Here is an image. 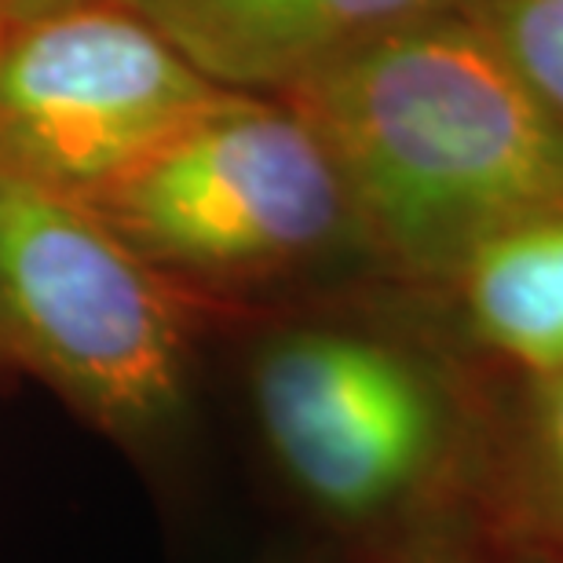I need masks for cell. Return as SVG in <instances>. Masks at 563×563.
Returning a JSON list of instances; mask_svg holds the SVG:
<instances>
[{"instance_id": "6", "label": "cell", "mask_w": 563, "mask_h": 563, "mask_svg": "<svg viewBox=\"0 0 563 563\" xmlns=\"http://www.w3.org/2000/svg\"><path fill=\"white\" fill-rule=\"evenodd\" d=\"M217 88L286 96L454 0H125Z\"/></svg>"}, {"instance_id": "9", "label": "cell", "mask_w": 563, "mask_h": 563, "mask_svg": "<svg viewBox=\"0 0 563 563\" xmlns=\"http://www.w3.org/2000/svg\"><path fill=\"white\" fill-rule=\"evenodd\" d=\"M563 121V0H457Z\"/></svg>"}, {"instance_id": "10", "label": "cell", "mask_w": 563, "mask_h": 563, "mask_svg": "<svg viewBox=\"0 0 563 563\" xmlns=\"http://www.w3.org/2000/svg\"><path fill=\"white\" fill-rule=\"evenodd\" d=\"M391 563H520V560L498 553V549L487 545L472 531H457V534H443V538H435V542L410 549V553H402Z\"/></svg>"}, {"instance_id": "1", "label": "cell", "mask_w": 563, "mask_h": 563, "mask_svg": "<svg viewBox=\"0 0 563 563\" xmlns=\"http://www.w3.org/2000/svg\"><path fill=\"white\" fill-rule=\"evenodd\" d=\"M242 322L256 439L314 520L380 563L468 531L498 377L407 289L369 282Z\"/></svg>"}, {"instance_id": "12", "label": "cell", "mask_w": 563, "mask_h": 563, "mask_svg": "<svg viewBox=\"0 0 563 563\" xmlns=\"http://www.w3.org/2000/svg\"><path fill=\"white\" fill-rule=\"evenodd\" d=\"M0 377H11V369H8V363L0 358Z\"/></svg>"}, {"instance_id": "2", "label": "cell", "mask_w": 563, "mask_h": 563, "mask_svg": "<svg viewBox=\"0 0 563 563\" xmlns=\"http://www.w3.org/2000/svg\"><path fill=\"white\" fill-rule=\"evenodd\" d=\"M282 99L333 154L388 286L428 289L501 234L563 217V121L457 0Z\"/></svg>"}, {"instance_id": "3", "label": "cell", "mask_w": 563, "mask_h": 563, "mask_svg": "<svg viewBox=\"0 0 563 563\" xmlns=\"http://www.w3.org/2000/svg\"><path fill=\"white\" fill-rule=\"evenodd\" d=\"M88 206L217 322L385 282L333 154L282 96L220 88Z\"/></svg>"}, {"instance_id": "7", "label": "cell", "mask_w": 563, "mask_h": 563, "mask_svg": "<svg viewBox=\"0 0 563 563\" xmlns=\"http://www.w3.org/2000/svg\"><path fill=\"white\" fill-rule=\"evenodd\" d=\"M432 322L494 377L563 366V217L487 242L443 282L407 289Z\"/></svg>"}, {"instance_id": "4", "label": "cell", "mask_w": 563, "mask_h": 563, "mask_svg": "<svg viewBox=\"0 0 563 563\" xmlns=\"http://www.w3.org/2000/svg\"><path fill=\"white\" fill-rule=\"evenodd\" d=\"M217 319L88 201L0 162V358L140 465L187 446Z\"/></svg>"}, {"instance_id": "5", "label": "cell", "mask_w": 563, "mask_h": 563, "mask_svg": "<svg viewBox=\"0 0 563 563\" xmlns=\"http://www.w3.org/2000/svg\"><path fill=\"white\" fill-rule=\"evenodd\" d=\"M217 92L125 0L0 19V162L81 201Z\"/></svg>"}, {"instance_id": "8", "label": "cell", "mask_w": 563, "mask_h": 563, "mask_svg": "<svg viewBox=\"0 0 563 563\" xmlns=\"http://www.w3.org/2000/svg\"><path fill=\"white\" fill-rule=\"evenodd\" d=\"M468 531L520 563H563V366L498 377Z\"/></svg>"}, {"instance_id": "11", "label": "cell", "mask_w": 563, "mask_h": 563, "mask_svg": "<svg viewBox=\"0 0 563 563\" xmlns=\"http://www.w3.org/2000/svg\"><path fill=\"white\" fill-rule=\"evenodd\" d=\"M55 4H66V0H0V19L4 15H30V11L55 8Z\"/></svg>"}]
</instances>
